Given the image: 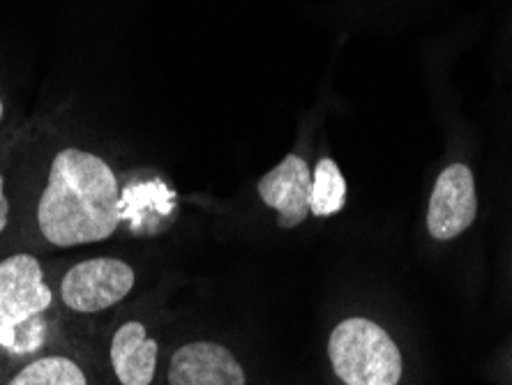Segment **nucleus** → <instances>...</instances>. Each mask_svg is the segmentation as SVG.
I'll use <instances>...</instances> for the list:
<instances>
[{
	"label": "nucleus",
	"mask_w": 512,
	"mask_h": 385,
	"mask_svg": "<svg viewBox=\"0 0 512 385\" xmlns=\"http://www.w3.org/2000/svg\"><path fill=\"white\" fill-rule=\"evenodd\" d=\"M7 385H90L86 369L72 356L44 353L21 365Z\"/></svg>",
	"instance_id": "9"
},
{
	"label": "nucleus",
	"mask_w": 512,
	"mask_h": 385,
	"mask_svg": "<svg viewBox=\"0 0 512 385\" xmlns=\"http://www.w3.org/2000/svg\"><path fill=\"white\" fill-rule=\"evenodd\" d=\"M51 307L54 291L35 254L19 252L0 259V351L12 358L40 351Z\"/></svg>",
	"instance_id": "2"
},
{
	"label": "nucleus",
	"mask_w": 512,
	"mask_h": 385,
	"mask_svg": "<svg viewBox=\"0 0 512 385\" xmlns=\"http://www.w3.org/2000/svg\"><path fill=\"white\" fill-rule=\"evenodd\" d=\"M7 222H10V201H7L5 180H3V173H0V233L7 229Z\"/></svg>",
	"instance_id": "11"
},
{
	"label": "nucleus",
	"mask_w": 512,
	"mask_h": 385,
	"mask_svg": "<svg viewBox=\"0 0 512 385\" xmlns=\"http://www.w3.org/2000/svg\"><path fill=\"white\" fill-rule=\"evenodd\" d=\"M160 362V342L148 335L146 323H120L109 342V365L120 385H153Z\"/></svg>",
	"instance_id": "8"
},
{
	"label": "nucleus",
	"mask_w": 512,
	"mask_h": 385,
	"mask_svg": "<svg viewBox=\"0 0 512 385\" xmlns=\"http://www.w3.org/2000/svg\"><path fill=\"white\" fill-rule=\"evenodd\" d=\"M259 199L277 213L280 229H296L310 215L312 171L303 157L286 155L256 185Z\"/></svg>",
	"instance_id": "7"
},
{
	"label": "nucleus",
	"mask_w": 512,
	"mask_h": 385,
	"mask_svg": "<svg viewBox=\"0 0 512 385\" xmlns=\"http://www.w3.org/2000/svg\"><path fill=\"white\" fill-rule=\"evenodd\" d=\"M328 360L344 385H399L404 374L395 339L365 316L337 323L328 337Z\"/></svg>",
	"instance_id": "3"
},
{
	"label": "nucleus",
	"mask_w": 512,
	"mask_h": 385,
	"mask_svg": "<svg viewBox=\"0 0 512 385\" xmlns=\"http://www.w3.org/2000/svg\"><path fill=\"white\" fill-rule=\"evenodd\" d=\"M346 203V180L340 166L330 157H323L312 173L310 213L316 217H333Z\"/></svg>",
	"instance_id": "10"
},
{
	"label": "nucleus",
	"mask_w": 512,
	"mask_h": 385,
	"mask_svg": "<svg viewBox=\"0 0 512 385\" xmlns=\"http://www.w3.org/2000/svg\"><path fill=\"white\" fill-rule=\"evenodd\" d=\"M3 111H5V107H3V100H0V120H3Z\"/></svg>",
	"instance_id": "12"
},
{
	"label": "nucleus",
	"mask_w": 512,
	"mask_h": 385,
	"mask_svg": "<svg viewBox=\"0 0 512 385\" xmlns=\"http://www.w3.org/2000/svg\"><path fill=\"white\" fill-rule=\"evenodd\" d=\"M478 215L476 180L466 164H450L436 178L429 199L427 229L436 240H453L469 229Z\"/></svg>",
	"instance_id": "5"
},
{
	"label": "nucleus",
	"mask_w": 512,
	"mask_h": 385,
	"mask_svg": "<svg viewBox=\"0 0 512 385\" xmlns=\"http://www.w3.org/2000/svg\"><path fill=\"white\" fill-rule=\"evenodd\" d=\"M120 185L107 160L81 148L58 150L37 201V229L56 249L97 245L120 226Z\"/></svg>",
	"instance_id": "1"
},
{
	"label": "nucleus",
	"mask_w": 512,
	"mask_h": 385,
	"mask_svg": "<svg viewBox=\"0 0 512 385\" xmlns=\"http://www.w3.org/2000/svg\"><path fill=\"white\" fill-rule=\"evenodd\" d=\"M134 286L137 273L132 263L118 256H93L65 270L58 282V300L67 312L93 316L123 303Z\"/></svg>",
	"instance_id": "4"
},
{
	"label": "nucleus",
	"mask_w": 512,
	"mask_h": 385,
	"mask_svg": "<svg viewBox=\"0 0 512 385\" xmlns=\"http://www.w3.org/2000/svg\"><path fill=\"white\" fill-rule=\"evenodd\" d=\"M169 385H247V374L229 346L210 339L187 342L173 351Z\"/></svg>",
	"instance_id": "6"
}]
</instances>
